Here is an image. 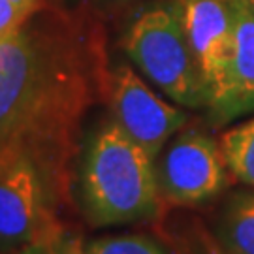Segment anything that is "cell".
<instances>
[{"instance_id":"cell-9","label":"cell","mask_w":254,"mask_h":254,"mask_svg":"<svg viewBox=\"0 0 254 254\" xmlns=\"http://www.w3.org/2000/svg\"><path fill=\"white\" fill-rule=\"evenodd\" d=\"M215 243L224 254H254V190L228 198L215 226Z\"/></svg>"},{"instance_id":"cell-14","label":"cell","mask_w":254,"mask_h":254,"mask_svg":"<svg viewBox=\"0 0 254 254\" xmlns=\"http://www.w3.org/2000/svg\"><path fill=\"white\" fill-rule=\"evenodd\" d=\"M11 2H13V4H17L19 8L30 11V13H34L40 6H44V4H46V0H11Z\"/></svg>"},{"instance_id":"cell-3","label":"cell","mask_w":254,"mask_h":254,"mask_svg":"<svg viewBox=\"0 0 254 254\" xmlns=\"http://www.w3.org/2000/svg\"><path fill=\"white\" fill-rule=\"evenodd\" d=\"M125 49L143 75L173 102L187 108L207 106L205 83L175 0L139 13L128 28Z\"/></svg>"},{"instance_id":"cell-15","label":"cell","mask_w":254,"mask_h":254,"mask_svg":"<svg viewBox=\"0 0 254 254\" xmlns=\"http://www.w3.org/2000/svg\"><path fill=\"white\" fill-rule=\"evenodd\" d=\"M203 249H205V254H224L217 247V243H215V241H211V239L205 241V247H203Z\"/></svg>"},{"instance_id":"cell-11","label":"cell","mask_w":254,"mask_h":254,"mask_svg":"<svg viewBox=\"0 0 254 254\" xmlns=\"http://www.w3.org/2000/svg\"><path fill=\"white\" fill-rule=\"evenodd\" d=\"M89 254H170L168 249L147 234L102 236L85 243Z\"/></svg>"},{"instance_id":"cell-1","label":"cell","mask_w":254,"mask_h":254,"mask_svg":"<svg viewBox=\"0 0 254 254\" xmlns=\"http://www.w3.org/2000/svg\"><path fill=\"white\" fill-rule=\"evenodd\" d=\"M109 77L104 27L89 4L46 0L0 36V175L28 166L55 207L70 203L83 119L108 98Z\"/></svg>"},{"instance_id":"cell-5","label":"cell","mask_w":254,"mask_h":254,"mask_svg":"<svg viewBox=\"0 0 254 254\" xmlns=\"http://www.w3.org/2000/svg\"><path fill=\"white\" fill-rule=\"evenodd\" d=\"M175 4L205 83L207 108L224 119L234 55V32L228 2L175 0Z\"/></svg>"},{"instance_id":"cell-7","label":"cell","mask_w":254,"mask_h":254,"mask_svg":"<svg viewBox=\"0 0 254 254\" xmlns=\"http://www.w3.org/2000/svg\"><path fill=\"white\" fill-rule=\"evenodd\" d=\"M55 203L42 179L28 166L0 175V254H21L61 228Z\"/></svg>"},{"instance_id":"cell-10","label":"cell","mask_w":254,"mask_h":254,"mask_svg":"<svg viewBox=\"0 0 254 254\" xmlns=\"http://www.w3.org/2000/svg\"><path fill=\"white\" fill-rule=\"evenodd\" d=\"M218 143L230 175L254 189V117L226 130Z\"/></svg>"},{"instance_id":"cell-8","label":"cell","mask_w":254,"mask_h":254,"mask_svg":"<svg viewBox=\"0 0 254 254\" xmlns=\"http://www.w3.org/2000/svg\"><path fill=\"white\" fill-rule=\"evenodd\" d=\"M232 15L234 55L224 119L254 108V0H226Z\"/></svg>"},{"instance_id":"cell-12","label":"cell","mask_w":254,"mask_h":254,"mask_svg":"<svg viewBox=\"0 0 254 254\" xmlns=\"http://www.w3.org/2000/svg\"><path fill=\"white\" fill-rule=\"evenodd\" d=\"M21 254H89V251L81 237L61 226L38 239Z\"/></svg>"},{"instance_id":"cell-16","label":"cell","mask_w":254,"mask_h":254,"mask_svg":"<svg viewBox=\"0 0 254 254\" xmlns=\"http://www.w3.org/2000/svg\"><path fill=\"white\" fill-rule=\"evenodd\" d=\"M106 2H128V0H106Z\"/></svg>"},{"instance_id":"cell-13","label":"cell","mask_w":254,"mask_h":254,"mask_svg":"<svg viewBox=\"0 0 254 254\" xmlns=\"http://www.w3.org/2000/svg\"><path fill=\"white\" fill-rule=\"evenodd\" d=\"M32 13L19 8L11 0H0V36L13 32L19 25H23Z\"/></svg>"},{"instance_id":"cell-2","label":"cell","mask_w":254,"mask_h":254,"mask_svg":"<svg viewBox=\"0 0 254 254\" xmlns=\"http://www.w3.org/2000/svg\"><path fill=\"white\" fill-rule=\"evenodd\" d=\"M81 198L96 228L149 220L162 209L154 160L115 123L100 128L87 149Z\"/></svg>"},{"instance_id":"cell-4","label":"cell","mask_w":254,"mask_h":254,"mask_svg":"<svg viewBox=\"0 0 254 254\" xmlns=\"http://www.w3.org/2000/svg\"><path fill=\"white\" fill-rule=\"evenodd\" d=\"M154 172L162 201L175 207H198L215 200L228 187L230 175L220 143L200 130L181 132Z\"/></svg>"},{"instance_id":"cell-6","label":"cell","mask_w":254,"mask_h":254,"mask_svg":"<svg viewBox=\"0 0 254 254\" xmlns=\"http://www.w3.org/2000/svg\"><path fill=\"white\" fill-rule=\"evenodd\" d=\"M108 100L113 123L153 160L160 156L166 141L183 130L189 121L183 109L154 94L127 64H121L111 72Z\"/></svg>"}]
</instances>
